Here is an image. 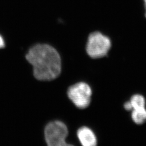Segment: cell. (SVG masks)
I'll return each mask as SVG.
<instances>
[{"label":"cell","instance_id":"52a82bcc","mask_svg":"<svg viewBox=\"0 0 146 146\" xmlns=\"http://www.w3.org/2000/svg\"><path fill=\"white\" fill-rule=\"evenodd\" d=\"M131 106V110L134 109L145 107L146 101L145 98L140 94L133 95L129 101Z\"/></svg>","mask_w":146,"mask_h":146},{"label":"cell","instance_id":"5b68a950","mask_svg":"<svg viewBox=\"0 0 146 146\" xmlns=\"http://www.w3.org/2000/svg\"><path fill=\"white\" fill-rule=\"evenodd\" d=\"M77 136L82 146H97V139L93 131L87 127L79 128Z\"/></svg>","mask_w":146,"mask_h":146},{"label":"cell","instance_id":"6da1fadb","mask_svg":"<svg viewBox=\"0 0 146 146\" xmlns=\"http://www.w3.org/2000/svg\"><path fill=\"white\" fill-rule=\"evenodd\" d=\"M33 67V74L40 81L57 78L61 72V58L56 50L47 44H37L31 47L26 56Z\"/></svg>","mask_w":146,"mask_h":146},{"label":"cell","instance_id":"9c48e42d","mask_svg":"<svg viewBox=\"0 0 146 146\" xmlns=\"http://www.w3.org/2000/svg\"><path fill=\"white\" fill-rule=\"evenodd\" d=\"M5 46V41L3 38V37L0 35V48H3Z\"/></svg>","mask_w":146,"mask_h":146},{"label":"cell","instance_id":"7a4b0ae2","mask_svg":"<svg viewBox=\"0 0 146 146\" xmlns=\"http://www.w3.org/2000/svg\"><path fill=\"white\" fill-rule=\"evenodd\" d=\"M68 134L67 126L60 121L49 122L44 129L47 146H74L66 142Z\"/></svg>","mask_w":146,"mask_h":146},{"label":"cell","instance_id":"30bf717a","mask_svg":"<svg viewBox=\"0 0 146 146\" xmlns=\"http://www.w3.org/2000/svg\"><path fill=\"white\" fill-rule=\"evenodd\" d=\"M144 3H145V10H146V13H145V17L146 18V0H143Z\"/></svg>","mask_w":146,"mask_h":146},{"label":"cell","instance_id":"8992f818","mask_svg":"<svg viewBox=\"0 0 146 146\" xmlns=\"http://www.w3.org/2000/svg\"><path fill=\"white\" fill-rule=\"evenodd\" d=\"M131 119L137 125H141L146 121V109L145 107L134 109L131 110Z\"/></svg>","mask_w":146,"mask_h":146},{"label":"cell","instance_id":"277c9868","mask_svg":"<svg viewBox=\"0 0 146 146\" xmlns=\"http://www.w3.org/2000/svg\"><path fill=\"white\" fill-rule=\"evenodd\" d=\"M69 99L80 109L88 107L91 101L92 90L88 84L78 82L70 86L67 91Z\"/></svg>","mask_w":146,"mask_h":146},{"label":"cell","instance_id":"ba28073f","mask_svg":"<svg viewBox=\"0 0 146 146\" xmlns=\"http://www.w3.org/2000/svg\"><path fill=\"white\" fill-rule=\"evenodd\" d=\"M124 108L126 110H128V111L131 110V103H130L129 101L125 102L124 104Z\"/></svg>","mask_w":146,"mask_h":146},{"label":"cell","instance_id":"3957f363","mask_svg":"<svg viewBox=\"0 0 146 146\" xmlns=\"http://www.w3.org/2000/svg\"><path fill=\"white\" fill-rule=\"evenodd\" d=\"M110 47V38L100 32H93L89 35L86 50L90 57L98 58L105 56Z\"/></svg>","mask_w":146,"mask_h":146}]
</instances>
